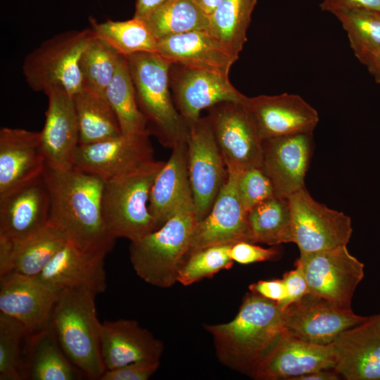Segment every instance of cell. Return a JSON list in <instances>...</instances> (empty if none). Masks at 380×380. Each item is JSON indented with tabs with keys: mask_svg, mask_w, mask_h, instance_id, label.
I'll list each match as a JSON object with an SVG mask.
<instances>
[{
	"mask_svg": "<svg viewBox=\"0 0 380 380\" xmlns=\"http://www.w3.org/2000/svg\"><path fill=\"white\" fill-rule=\"evenodd\" d=\"M333 343L322 345L284 331L249 372L260 380H295L302 375L335 367Z\"/></svg>",
	"mask_w": 380,
	"mask_h": 380,
	"instance_id": "obj_13",
	"label": "cell"
},
{
	"mask_svg": "<svg viewBox=\"0 0 380 380\" xmlns=\"http://www.w3.org/2000/svg\"><path fill=\"white\" fill-rule=\"evenodd\" d=\"M48 108L41 132V146L46 163L58 170L74 166L80 145V130L73 96L63 88L49 90Z\"/></svg>",
	"mask_w": 380,
	"mask_h": 380,
	"instance_id": "obj_21",
	"label": "cell"
},
{
	"mask_svg": "<svg viewBox=\"0 0 380 380\" xmlns=\"http://www.w3.org/2000/svg\"><path fill=\"white\" fill-rule=\"evenodd\" d=\"M50 198L49 224L79 248L107 255L115 239L103 215L105 182L75 166L58 170L46 163L43 172Z\"/></svg>",
	"mask_w": 380,
	"mask_h": 380,
	"instance_id": "obj_1",
	"label": "cell"
},
{
	"mask_svg": "<svg viewBox=\"0 0 380 380\" xmlns=\"http://www.w3.org/2000/svg\"><path fill=\"white\" fill-rule=\"evenodd\" d=\"M150 133L120 134L96 143L79 145L74 166L104 182L127 173L154 159Z\"/></svg>",
	"mask_w": 380,
	"mask_h": 380,
	"instance_id": "obj_15",
	"label": "cell"
},
{
	"mask_svg": "<svg viewBox=\"0 0 380 380\" xmlns=\"http://www.w3.org/2000/svg\"><path fill=\"white\" fill-rule=\"evenodd\" d=\"M251 292L281 304L286 298V290L281 279L261 280L249 286Z\"/></svg>",
	"mask_w": 380,
	"mask_h": 380,
	"instance_id": "obj_45",
	"label": "cell"
},
{
	"mask_svg": "<svg viewBox=\"0 0 380 380\" xmlns=\"http://www.w3.org/2000/svg\"><path fill=\"white\" fill-rule=\"evenodd\" d=\"M346 32L355 56L380 46V13L369 10L341 11L334 14Z\"/></svg>",
	"mask_w": 380,
	"mask_h": 380,
	"instance_id": "obj_38",
	"label": "cell"
},
{
	"mask_svg": "<svg viewBox=\"0 0 380 380\" xmlns=\"http://www.w3.org/2000/svg\"><path fill=\"white\" fill-rule=\"evenodd\" d=\"M105 257L67 242L37 277L59 291L86 287L96 295L102 293L106 289Z\"/></svg>",
	"mask_w": 380,
	"mask_h": 380,
	"instance_id": "obj_26",
	"label": "cell"
},
{
	"mask_svg": "<svg viewBox=\"0 0 380 380\" xmlns=\"http://www.w3.org/2000/svg\"><path fill=\"white\" fill-rule=\"evenodd\" d=\"M165 163L153 159L105 181L103 215L108 231L115 239L136 241L158 229L148 203L154 179Z\"/></svg>",
	"mask_w": 380,
	"mask_h": 380,
	"instance_id": "obj_6",
	"label": "cell"
},
{
	"mask_svg": "<svg viewBox=\"0 0 380 380\" xmlns=\"http://www.w3.org/2000/svg\"><path fill=\"white\" fill-rule=\"evenodd\" d=\"M369 317L355 314L350 305L307 294L284 310L285 331L314 343L327 345Z\"/></svg>",
	"mask_w": 380,
	"mask_h": 380,
	"instance_id": "obj_12",
	"label": "cell"
},
{
	"mask_svg": "<svg viewBox=\"0 0 380 380\" xmlns=\"http://www.w3.org/2000/svg\"><path fill=\"white\" fill-rule=\"evenodd\" d=\"M232 244L207 246L190 253L180 267L177 281L189 286L220 270L229 269L233 260L229 256Z\"/></svg>",
	"mask_w": 380,
	"mask_h": 380,
	"instance_id": "obj_37",
	"label": "cell"
},
{
	"mask_svg": "<svg viewBox=\"0 0 380 380\" xmlns=\"http://www.w3.org/2000/svg\"><path fill=\"white\" fill-rule=\"evenodd\" d=\"M96 293L86 287L61 291L50 324L65 354L84 376L100 379L106 372L101 354Z\"/></svg>",
	"mask_w": 380,
	"mask_h": 380,
	"instance_id": "obj_3",
	"label": "cell"
},
{
	"mask_svg": "<svg viewBox=\"0 0 380 380\" xmlns=\"http://www.w3.org/2000/svg\"><path fill=\"white\" fill-rule=\"evenodd\" d=\"M293 243L300 254L347 246L353 229L350 217L315 200L305 187L289 198Z\"/></svg>",
	"mask_w": 380,
	"mask_h": 380,
	"instance_id": "obj_9",
	"label": "cell"
},
{
	"mask_svg": "<svg viewBox=\"0 0 380 380\" xmlns=\"http://www.w3.org/2000/svg\"><path fill=\"white\" fill-rule=\"evenodd\" d=\"M81 374L65 354L50 324L27 334L21 366L22 379L73 380Z\"/></svg>",
	"mask_w": 380,
	"mask_h": 380,
	"instance_id": "obj_28",
	"label": "cell"
},
{
	"mask_svg": "<svg viewBox=\"0 0 380 380\" xmlns=\"http://www.w3.org/2000/svg\"><path fill=\"white\" fill-rule=\"evenodd\" d=\"M90 28L68 30L41 43L23 63V72L29 87L46 94L60 87L72 96L82 90L79 68L80 56L93 38Z\"/></svg>",
	"mask_w": 380,
	"mask_h": 380,
	"instance_id": "obj_7",
	"label": "cell"
},
{
	"mask_svg": "<svg viewBox=\"0 0 380 380\" xmlns=\"http://www.w3.org/2000/svg\"><path fill=\"white\" fill-rule=\"evenodd\" d=\"M15 242L0 235V277L12 271Z\"/></svg>",
	"mask_w": 380,
	"mask_h": 380,
	"instance_id": "obj_47",
	"label": "cell"
},
{
	"mask_svg": "<svg viewBox=\"0 0 380 380\" xmlns=\"http://www.w3.org/2000/svg\"><path fill=\"white\" fill-rule=\"evenodd\" d=\"M247 106L262 140L313 132L319 122L317 111L295 94L248 97Z\"/></svg>",
	"mask_w": 380,
	"mask_h": 380,
	"instance_id": "obj_19",
	"label": "cell"
},
{
	"mask_svg": "<svg viewBox=\"0 0 380 380\" xmlns=\"http://www.w3.org/2000/svg\"><path fill=\"white\" fill-rule=\"evenodd\" d=\"M89 23L94 35L122 56L141 52L156 53L157 39L142 20L133 17L124 21L108 20L99 23L90 18Z\"/></svg>",
	"mask_w": 380,
	"mask_h": 380,
	"instance_id": "obj_35",
	"label": "cell"
},
{
	"mask_svg": "<svg viewBox=\"0 0 380 380\" xmlns=\"http://www.w3.org/2000/svg\"><path fill=\"white\" fill-rule=\"evenodd\" d=\"M380 13V12H379Z\"/></svg>",
	"mask_w": 380,
	"mask_h": 380,
	"instance_id": "obj_51",
	"label": "cell"
},
{
	"mask_svg": "<svg viewBox=\"0 0 380 380\" xmlns=\"http://www.w3.org/2000/svg\"><path fill=\"white\" fill-rule=\"evenodd\" d=\"M125 57L137 104L147 120L150 134L170 148L186 141L189 126L170 94L172 63L155 52L137 53Z\"/></svg>",
	"mask_w": 380,
	"mask_h": 380,
	"instance_id": "obj_4",
	"label": "cell"
},
{
	"mask_svg": "<svg viewBox=\"0 0 380 380\" xmlns=\"http://www.w3.org/2000/svg\"><path fill=\"white\" fill-rule=\"evenodd\" d=\"M188 169L198 222L210 211L227 179V169L206 117L189 125Z\"/></svg>",
	"mask_w": 380,
	"mask_h": 380,
	"instance_id": "obj_10",
	"label": "cell"
},
{
	"mask_svg": "<svg viewBox=\"0 0 380 380\" xmlns=\"http://www.w3.org/2000/svg\"><path fill=\"white\" fill-rule=\"evenodd\" d=\"M276 246L265 248L254 243L240 241L231 246L229 256L234 262L241 265L274 260L280 255V251Z\"/></svg>",
	"mask_w": 380,
	"mask_h": 380,
	"instance_id": "obj_41",
	"label": "cell"
},
{
	"mask_svg": "<svg viewBox=\"0 0 380 380\" xmlns=\"http://www.w3.org/2000/svg\"><path fill=\"white\" fill-rule=\"evenodd\" d=\"M201 9L209 16L222 0H194Z\"/></svg>",
	"mask_w": 380,
	"mask_h": 380,
	"instance_id": "obj_50",
	"label": "cell"
},
{
	"mask_svg": "<svg viewBox=\"0 0 380 380\" xmlns=\"http://www.w3.org/2000/svg\"><path fill=\"white\" fill-rule=\"evenodd\" d=\"M60 292L37 277L10 272L0 277V313L31 334L50 324Z\"/></svg>",
	"mask_w": 380,
	"mask_h": 380,
	"instance_id": "obj_17",
	"label": "cell"
},
{
	"mask_svg": "<svg viewBox=\"0 0 380 380\" xmlns=\"http://www.w3.org/2000/svg\"><path fill=\"white\" fill-rule=\"evenodd\" d=\"M11 272L37 277L68 242L57 228L47 224L22 241H15Z\"/></svg>",
	"mask_w": 380,
	"mask_h": 380,
	"instance_id": "obj_33",
	"label": "cell"
},
{
	"mask_svg": "<svg viewBox=\"0 0 380 380\" xmlns=\"http://www.w3.org/2000/svg\"><path fill=\"white\" fill-rule=\"evenodd\" d=\"M122 56L118 51L94 35L79 61L82 88L105 96Z\"/></svg>",
	"mask_w": 380,
	"mask_h": 380,
	"instance_id": "obj_36",
	"label": "cell"
},
{
	"mask_svg": "<svg viewBox=\"0 0 380 380\" xmlns=\"http://www.w3.org/2000/svg\"><path fill=\"white\" fill-rule=\"evenodd\" d=\"M170 85L175 106L188 126L201 118V113L227 101L245 103L248 96L238 91L229 77L172 63Z\"/></svg>",
	"mask_w": 380,
	"mask_h": 380,
	"instance_id": "obj_14",
	"label": "cell"
},
{
	"mask_svg": "<svg viewBox=\"0 0 380 380\" xmlns=\"http://www.w3.org/2000/svg\"><path fill=\"white\" fill-rule=\"evenodd\" d=\"M45 165L40 132L1 128L0 194L42 176Z\"/></svg>",
	"mask_w": 380,
	"mask_h": 380,
	"instance_id": "obj_23",
	"label": "cell"
},
{
	"mask_svg": "<svg viewBox=\"0 0 380 380\" xmlns=\"http://www.w3.org/2000/svg\"><path fill=\"white\" fill-rule=\"evenodd\" d=\"M334 371L346 380H380V314L342 332L333 342Z\"/></svg>",
	"mask_w": 380,
	"mask_h": 380,
	"instance_id": "obj_22",
	"label": "cell"
},
{
	"mask_svg": "<svg viewBox=\"0 0 380 380\" xmlns=\"http://www.w3.org/2000/svg\"><path fill=\"white\" fill-rule=\"evenodd\" d=\"M236 189L240 201L248 213L258 204L274 196L273 185L260 167L239 172Z\"/></svg>",
	"mask_w": 380,
	"mask_h": 380,
	"instance_id": "obj_40",
	"label": "cell"
},
{
	"mask_svg": "<svg viewBox=\"0 0 380 380\" xmlns=\"http://www.w3.org/2000/svg\"><path fill=\"white\" fill-rule=\"evenodd\" d=\"M227 179L210 211L196 224L188 255L213 245L251 242L248 212L237 193L239 172L227 170Z\"/></svg>",
	"mask_w": 380,
	"mask_h": 380,
	"instance_id": "obj_18",
	"label": "cell"
},
{
	"mask_svg": "<svg viewBox=\"0 0 380 380\" xmlns=\"http://www.w3.org/2000/svg\"><path fill=\"white\" fill-rule=\"evenodd\" d=\"M251 243L278 246L293 241L292 217L288 198L272 196L248 213Z\"/></svg>",
	"mask_w": 380,
	"mask_h": 380,
	"instance_id": "obj_31",
	"label": "cell"
},
{
	"mask_svg": "<svg viewBox=\"0 0 380 380\" xmlns=\"http://www.w3.org/2000/svg\"><path fill=\"white\" fill-rule=\"evenodd\" d=\"M27 332L17 320L0 313V379L21 380L23 340Z\"/></svg>",
	"mask_w": 380,
	"mask_h": 380,
	"instance_id": "obj_39",
	"label": "cell"
},
{
	"mask_svg": "<svg viewBox=\"0 0 380 380\" xmlns=\"http://www.w3.org/2000/svg\"><path fill=\"white\" fill-rule=\"evenodd\" d=\"M322 11L334 15L337 12L353 10H369L380 12V0H322Z\"/></svg>",
	"mask_w": 380,
	"mask_h": 380,
	"instance_id": "obj_44",
	"label": "cell"
},
{
	"mask_svg": "<svg viewBox=\"0 0 380 380\" xmlns=\"http://www.w3.org/2000/svg\"><path fill=\"white\" fill-rule=\"evenodd\" d=\"M339 375L331 369H322L297 377L295 380H337Z\"/></svg>",
	"mask_w": 380,
	"mask_h": 380,
	"instance_id": "obj_49",
	"label": "cell"
},
{
	"mask_svg": "<svg viewBox=\"0 0 380 380\" xmlns=\"http://www.w3.org/2000/svg\"><path fill=\"white\" fill-rule=\"evenodd\" d=\"M305 277L309 293L350 305L364 277V264L352 255L347 246L300 254L296 260Z\"/></svg>",
	"mask_w": 380,
	"mask_h": 380,
	"instance_id": "obj_11",
	"label": "cell"
},
{
	"mask_svg": "<svg viewBox=\"0 0 380 380\" xmlns=\"http://www.w3.org/2000/svg\"><path fill=\"white\" fill-rule=\"evenodd\" d=\"M167 0H137L134 18L144 20L154 10Z\"/></svg>",
	"mask_w": 380,
	"mask_h": 380,
	"instance_id": "obj_48",
	"label": "cell"
},
{
	"mask_svg": "<svg viewBox=\"0 0 380 380\" xmlns=\"http://www.w3.org/2000/svg\"><path fill=\"white\" fill-rule=\"evenodd\" d=\"M50 198L43 177L0 194V235L22 241L49 223Z\"/></svg>",
	"mask_w": 380,
	"mask_h": 380,
	"instance_id": "obj_20",
	"label": "cell"
},
{
	"mask_svg": "<svg viewBox=\"0 0 380 380\" xmlns=\"http://www.w3.org/2000/svg\"><path fill=\"white\" fill-rule=\"evenodd\" d=\"M367 69L376 83H380V46L365 51L355 56Z\"/></svg>",
	"mask_w": 380,
	"mask_h": 380,
	"instance_id": "obj_46",
	"label": "cell"
},
{
	"mask_svg": "<svg viewBox=\"0 0 380 380\" xmlns=\"http://www.w3.org/2000/svg\"><path fill=\"white\" fill-rule=\"evenodd\" d=\"M205 329L213 338L219 360L249 374L285 331L284 310L277 303L250 291L232 320L206 324Z\"/></svg>",
	"mask_w": 380,
	"mask_h": 380,
	"instance_id": "obj_2",
	"label": "cell"
},
{
	"mask_svg": "<svg viewBox=\"0 0 380 380\" xmlns=\"http://www.w3.org/2000/svg\"><path fill=\"white\" fill-rule=\"evenodd\" d=\"M296 268L286 272L282 280L286 290V298L279 305L284 310L309 293L308 283L301 267L295 263Z\"/></svg>",
	"mask_w": 380,
	"mask_h": 380,
	"instance_id": "obj_43",
	"label": "cell"
},
{
	"mask_svg": "<svg viewBox=\"0 0 380 380\" xmlns=\"http://www.w3.org/2000/svg\"><path fill=\"white\" fill-rule=\"evenodd\" d=\"M144 21L157 41L192 31L209 32V18L194 0H167Z\"/></svg>",
	"mask_w": 380,
	"mask_h": 380,
	"instance_id": "obj_32",
	"label": "cell"
},
{
	"mask_svg": "<svg viewBox=\"0 0 380 380\" xmlns=\"http://www.w3.org/2000/svg\"><path fill=\"white\" fill-rule=\"evenodd\" d=\"M257 0H222L209 16V33L239 58Z\"/></svg>",
	"mask_w": 380,
	"mask_h": 380,
	"instance_id": "obj_30",
	"label": "cell"
},
{
	"mask_svg": "<svg viewBox=\"0 0 380 380\" xmlns=\"http://www.w3.org/2000/svg\"><path fill=\"white\" fill-rule=\"evenodd\" d=\"M198 220L193 198L184 201L160 228L129 246L130 261L145 282L169 288L189 252Z\"/></svg>",
	"mask_w": 380,
	"mask_h": 380,
	"instance_id": "obj_5",
	"label": "cell"
},
{
	"mask_svg": "<svg viewBox=\"0 0 380 380\" xmlns=\"http://www.w3.org/2000/svg\"><path fill=\"white\" fill-rule=\"evenodd\" d=\"M80 130V145L122 134L117 117L106 96L82 89L73 96Z\"/></svg>",
	"mask_w": 380,
	"mask_h": 380,
	"instance_id": "obj_29",
	"label": "cell"
},
{
	"mask_svg": "<svg viewBox=\"0 0 380 380\" xmlns=\"http://www.w3.org/2000/svg\"><path fill=\"white\" fill-rule=\"evenodd\" d=\"M101 354L106 370L135 362H160L162 342L132 319L105 321L100 328Z\"/></svg>",
	"mask_w": 380,
	"mask_h": 380,
	"instance_id": "obj_24",
	"label": "cell"
},
{
	"mask_svg": "<svg viewBox=\"0 0 380 380\" xmlns=\"http://www.w3.org/2000/svg\"><path fill=\"white\" fill-rule=\"evenodd\" d=\"M246 103L222 102L208 109L206 118L227 170L261 167L262 139Z\"/></svg>",
	"mask_w": 380,
	"mask_h": 380,
	"instance_id": "obj_8",
	"label": "cell"
},
{
	"mask_svg": "<svg viewBox=\"0 0 380 380\" xmlns=\"http://www.w3.org/2000/svg\"><path fill=\"white\" fill-rule=\"evenodd\" d=\"M313 134L302 133L262 140L261 168L274 196L289 198L305 187L313 149Z\"/></svg>",
	"mask_w": 380,
	"mask_h": 380,
	"instance_id": "obj_16",
	"label": "cell"
},
{
	"mask_svg": "<svg viewBox=\"0 0 380 380\" xmlns=\"http://www.w3.org/2000/svg\"><path fill=\"white\" fill-rule=\"evenodd\" d=\"M156 53L172 63L229 77L238 60L208 32L192 31L157 41Z\"/></svg>",
	"mask_w": 380,
	"mask_h": 380,
	"instance_id": "obj_25",
	"label": "cell"
},
{
	"mask_svg": "<svg viewBox=\"0 0 380 380\" xmlns=\"http://www.w3.org/2000/svg\"><path fill=\"white\" fill-rule=\"evenodd\" d=\"M160 362H135L106 370L100 380H147L157 370Z\"/></svg>",
	"mask_w": 380,
	"mask_h": 380,
	"instance_id": "obj_42",
	"label": "cell"
},
{
	"mask_svg": "<svg viewBox=\"0 0 380 380\" xmlns=\"http://www.w3.org/2000/svg\"><path fill=\"white\" fill-rule=\"evenodd\" d=\"M190 198H192V193L185 141L172 148L169 159L156 175L151 189L148 209L157 229Z\"/></svg>",
	"mask_w": 380,
	"mask_h": 380,
	"instance_id": "obj_27",
	"label": "cell"
},
{
	"mask_svg": "<svg viewBox=\"0 0 380 380\" xmlns=\"http://www.w3.org/2000/svg\"><path fill=\"white\" fill-rule=\"evenodd\" d=\"M105 96L117 117L122 134L150 133L147 120L138 106L127 61L124 56Z\"/></svg>",
	"mask_w": 380,
	"mask_h": 380,
	"instance_id": "obj_34",
	"label": "cell"
}]
</instances>
